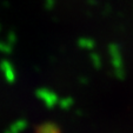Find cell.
I'll return each mask as SVG.
<instances>
[{
    "instance_id": "10",
    "label": "cell",
    "mask_w": 133,
    "mask_h": 133,
    "mask_svg": "<svg viewBox=\"0 0 133 133\" xmlns=\"http://www.w3.org/2000/svg\"><path fill=\"white\" fill-rule=\"evenodd\" d=\"M54 5H55V0H45V4H44V6H45V8L47 11L53 10Z\"/></svg>"
},
{
    "instance_id": "9",
    "label": "cell",
    "mask_w": 133,
    "mask_h": 133,
    "mask_svg": "<svg viewBox=\"0 0 133 133\" xmlns=\"http://www.w3.org/2000/svg\"><path fill=\"white\" fill-rule=\"evenodd\" d=\"M6 41L10 43L11 45H14V44L17 43V34H15L13 31H10L8 34H7V39H6Z\"/></svg>"
},
{
    "instance_id": "7",
    "label": "cell",
    "mask_w": 133,
    "mask_h": 133,
    "mask_svg": "<svg viewBox=\"0 0 133 133\" xmlns=\"http://www.w3.org/2000/svg\"><path fill=\"white\" fill-rule=\"evenodd\" d=\"M13 51V45H11L7 41H1L0 40V52L4 54H10Z\"/></svg>"
},
{
    "instance_id": "12",
    "label": "cell",
    "mask_w": 133,
    "mask_h": 133,
    "mask_svg": "<svg viewBox=\"0 0 133 133\" xmlns=\"http://www.w3.org/2000/svg\"><path fill=\"white\" fill-rule=\"evenodd\" d=\"M0 30H1V26H0Z\"/></svg>"
},
{
    "instance_id": "1",
    "label": "cell",
    "mask_w": 133,
    "mask_h": 133,
    "mask_svg": "<svg viewBox=\"0 0 133 133\" xmlns=\"http://www.w3.org/2000/svg\"><path fill=\"white\" fill-rule=\"evenodd\" d=\"M35 96H37L38 99H40V100L43 101L44 105L47 108H53L54 106L58 105V103H59L58 94L46 87L38 88V90L35 91Z\"/></svg>"
},
{
    "instance_id": "8",
    "label": "cell",
    "mask_w": 133,
    "mask_h": 133,
    "mask_svg": "<svg viewBox=\"0 0 133 133\" xmlns=\"http://www.w3.org/2000/svg\"><path fill=\"white\" fill-rule=\"evenodd\" d=\"M90 59H91V61H92L93 66H94L96 68H100L101 67V59H100V57H99L97 53H91Z\"/></svg>"
},
{
    "instance_id": "3",
    "label": "cell",
    "mask_w": 133,
    "mask_h": 133,
    "mask_svg": "<svg viewBox=\"0 0 133 133\" xmlns=\"http://www.w3.org/2000/svg\"><path fill=\"white\" fill-rule=\"evenodd\" d=\"M78 46L83 50H93V48L96 47V41L91 39V38H79L78 39Z\"/></svg>"
},
{
    "instance_id": "11",
    "label": "cell",
    "mask_w": 133,
    "mask_h": 133,
    "mask_svg": "<svg viewBox=\"0 0 133 133\" xmlns=\"http://www.w3.org/2000/svg\"><path fill=\"white\" fill-rule=\"evenodd\" d=\"M5 133H15V132H13V131H11V130H10V128H8V130H7V131H6V132H5Z\"/></svg>"
},
{
    "instance_id": "2",
    "label": "cell",
    "mask_w": 133,
    "mask_h": 133,
    "mask_svg": "<svg viewBox=\"0 0 133 133\" xmlns=\"http://www.w3.org/2000/svg\"><path fill=\"white\" fill-rule=\"evenodd\" d=\"M0 71L3 73L6 83H8L10 85H13L17 81V72H15L14 66L11 61L6 60V59L0 61Z\"/></svg>"
},
{
    "instance_id": "6",
    "label": "cell",
    "mask_w": 133,
    "mask_h": 133,
    "mask_svg": "<svg viewBox=\"0 0 133 133\" xmlns=\"http://www.w3.org/2000/svg\"><path fill=\"white\" fill-rule=\"evenodd\" d=\"M73 103H74V100H73L71 97H64L63 99H59L58 105L60 106V108H63V110H70L73 106Z\"/></svg>"
},
{
    "instance_id": "4",
    "label": "cell",
    "mask_w": 133,
    "mask_h": 133,
    "mask_svg": "<svg viewBox=\"0 0 133 133\" xmlns=\"http://www.w3.org/2000/svg\"><path fill=\"white\" fill-rule=\"evenodd\" d=\"M38 133H60V131L55 124L46 123L38 127Z\"/></svg>"
},
{
    "instance_id": "5",
    "label": "cell",
    "mask_w": 133,
    "mask_h": 133,
    "mask_svg": "<svg viewBox=\"0 0 133 133\" xmlns=\"http://www.w3.org/2000/svg\"><path fill=\"white\" fill-rule=\"evenodd\" d=\"M26 128H27V120H25V119H19L10 126V130L15 133H21Z\"/></svg>"
}]
</instances>
